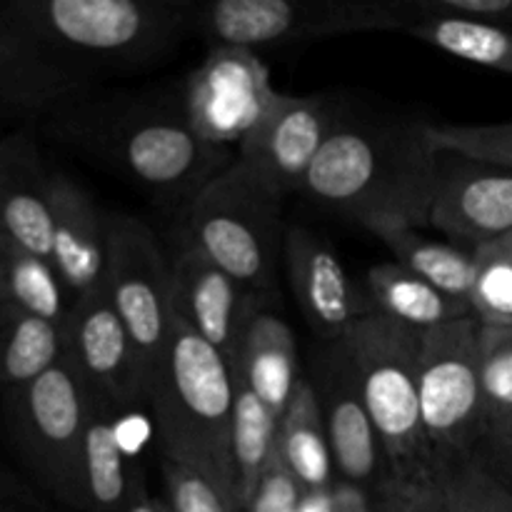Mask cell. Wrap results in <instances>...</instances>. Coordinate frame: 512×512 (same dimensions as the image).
Segmentation results:
<instances>
[{
	"instance_id": "6da1fadb",
	"label": "cell",
	"mask_w": 512,
	"mask_h": 512,
	"mask_svg": "<svg viewBox=\"0 0 512 512\" xmlns=\"http://www.w3.org/2000/svg\"><path fill=\"white\" fill-rule=\"evenodd\" d=\"M58 143L143 188L155 203L188 208L233 163L225 145L205 140L178 95H73L45 115Z\"/></svg>"
},
{
	"instance_id": "7a4b0ae2",
	"label": "cell",
	"mask_w": 512,
	"mask_h": 512,
	"mask_svg": "<svg viewBox=\"0 0 512 512\" xmlns=\"http://www.w3.org/2000/svg\"><path fill=\"white\" fill-rule=\"evenodd\" d=\"M443 153L428 120H338L303 193L373 235L430 225Z\"/></svg>"
},
{
	"instance_id": "3957f363",
	"label": "cell",
	"mask_w": 512,
	"mask_h": 512,
	"mask_svg": "<svg viewBox=\"0 0 512 512\" xmlns=\"http://www.w3.org/2000/svg\"><path fill=\"white\" fill-rule=\"evenodd\" d=\"M143 408L153 420L163 460L200 475L230 510L245 512L233 460V370L178 315Z\"/></svg>"
},
{
	"instance_id": "277c9868",
	"label": "cell",
	"mask_w": 512,
	"mask_h": 512,
	"mask_svg": "<svg viewBox=\"0 0 512 512\" xmlns=\"http://www.w3.org/2000/svg\"><path fill=\"white\" fill-rule=\"evenodd\" d=\"M195 3L158 0H15L3 3L50 53L95 80L160 63L193 33Z\"/></svg>"
},
{
	"instance_id": "5b68a950",
	"label": "cell",
	"mask_w": 512,
	"mask_h": 512,
	"mask_svg": "<svg viewBox=\"0 0 512 512\" xmlns=\"http://www.w3.org/2000/svg\"><path fill=\"white\" fill-rule=\"evenodd\" d=\"M420 343L423 330L378 310L335 340L378 430L390 483L398 488L435 483L433 450L420 410Z\"/></svg>"
},
{
	"instance_id": "8992f818",
	"label": "cell",
	"mask_w": 512,
	"mask_h": 512,
	"mask_svg": "<svg viewBox=\"0 0 512 512\" xmlns=\"http://www.w3.org/2000/svg\"><path fill=\"white\" fill-rule=\"evenodd\" d=\"M283 198L268 178L235 158L185 208L193 243L253 293H273L283 253Z\"/></svg>"
},
{
	"instance_id": "52a82bcc",
	"label": "cell",
	"mask_w": 512,
	"mask_h": 512,
	"mask_svg": "<svg viewBox=\"0 0 512 512\" xmlns=\"http://www.w3.org/2000/svg\"><path fill=\"white\" fill-rule=\"evenodd\" d=\"M415 0H218L193 5V33L210 48H283L355 33H408Z\"/></svg>"
},
{
	"instance_id": "ba28073f",
	"label": "cell",
	"mask_w": 512,
	"mask_h": 512,
	"mask_svg": "<svg viewBox=\"0 0 512 512\" xmlns=\"http://www.w3.org/2000/svg\"><path fill=\"white\" fill-rule=\"evenodd\" d=\"M95 395L60 360L30 385L5 393L8 428L38 483L68 508L85 512V440Z\"/></svg>"
},
{
	"instance_id": "9c48e42d",
	"label": "cell",
	"mask_w": 512,
	"mask_h": 512,
	"mask_svg": "<svg viewBox=\"0 0 512 512\" xmlns=\"http://www.w3.org/2000/svg\"><path fill=\"white\" fill-rule=\"evenodd\" d=\"M480 328L475 315L423 330L420 343V410L440 465L478 455L488 430L480 378Z\"/></svg>"
},
{
	"instance_id": "30bf717a",
	"label": "cell",
	"mask_w": 512,
	"mask_h": 512,
	"mask_svg": "<svg viewBox=\"0 0 512 512\" xmlns=\"http://www.w3.org/2000/svg\"><path fill=\"white\" fill-rule=\"evenodd\" d=\"M105 288L138 355L145 400L168 350L175 305L165 245L135 215L108 213Z\"/></svg>"
},
{
	"instance_id": "8fae6325",
	"label": "cell",
	"mask_w": 512,
	"mask_h": 512,
	"mask_svg": "<svg viewBox=\"0 0 512 512\" xmlns=\"http://www.w3.org/2000/svg\"><path fill=\"white\" fill-rule=\"evenodd\" d=\"M183 90L193 128L225 148L243 143L278 98L268 68L243 48H210L205 63L185 78Z\"/></svg>"
},
{
	"instance_id": "7c38bea8",
	"label": "cell",
	"mask_w": 512,
	"mask_h": 512,
	"mask_svg": "<svg viewBox=\"0 0 512 512\" xmlns=\"http://www.w3.org/2000/svg\"><path fill=\"white\" fill-rule=\"evenodd\" d=\"M165 258L173 285L175 315L230 363L245 320L263 305L258 300L263 293H253L225 273L185 230L170 238L165 245Z\"/></svg>"
},
{
	"instance_id": "4fadbf2b",
	"label": "cell",
	"mask_w": 512,
	"mask_h": 512,
	"mask_svg": "<svg viewBox=\"0 0 512 512\" xmlns=\"http://www.w3.org/2000/svg\"><path fill=\"white\" fill-rule=\"evenodd\" d=\"M325 95L278 93L268 113L238 145V160L258 170L283 195L303 193L310 168L338 125Z\"/></svg>"
},
{
	"instance_id": "5bb4252c",
	"label": "cell",
	"mask_w": 512,
	"mask_h": 512,
	"mask_svg": "<svg viewBox=\"0 0 512 512\" xmlns=\"http://www.w3.org/2000/svg\"><path fill=\"white\" fill-rule=\"evenodd\" d=\"M63 335L65 358L95 398L105 400L120 413L143 405L138 355L108 288L95 290L70 305Z\"/></svg>"
},
{
	"instance_id": "9a60e30c",
	"label": "cell",
	"mask_w": 512,
	"mask_h": 512,
	"mask_svg": "<svg viewBox=\"0 0 512 512\" xmlns=\"http://www.w3.org/2000/svg\"><path fill=\"white\" fill-rule=\"evenodd\" d=\"M315 393L323 410L330 453L340 483L363 493L375 490L380 495L388 485H393L383 445L365 408L353 370L335 343H328V350L323 353Z\"/></svg>"
},
{
	"instance_id": "2e32d148",
	"label": "cell",
	"mask_w": 512,
	"mask_h": 512,
	"mask_svg": "<svg viewBox=\"0 0 512 512\" xmlns=\"http://www.w3.org/2000/svg\"><path fill=\"white\" fill-rule=\"evenodd\" d=\"M290 288L310 328L328 343L343 338L360 318L375 313L345 273L338 253L320 235L290 228L283 240Z\"/></svg>"
},
{
	"instance_id": "e0dca14e",
	"label": "cell",
	"mask_w": 512,
	"mask_h": 512,
	"mask_svg": "<svg viewBox=\"0 0 512 512\" xmlns=\"http://www.w3.org/2000/svg\"><path fill=\"white\" fill-rule=\"evenodd\" d=\"M93 85L63 58L50 53L0 5V115L33 120Z\"/></svg>"
},
{
	"instance_id": "ac0fdd59",
	"label": "cell",
	"mask_w": 512,
	"mask_h": 512,
	"mask_svg": "<svg viewBox=\"0 0 512 512\" xmlns=\"http://www.w3.org/2000/svg\"><path fill=\"white\" fill-rule=\"evenodd\" d=\"M53 240L50 265L70 300H80L105 288L108 275V213L93 195L65 173L50 175Z\"/></svg>"
},
{
	"instance_id": "d6986e66",
	"label": "cell",
	"mask_w": 512,
	"mask_h": 512,
	"mask_svg": "<svg viewBox=\"0 0 512 512\" xmlns=\"http://www.w3.org/2000/svg\"><path fill=\"white\" fill-rule=\"evenodd\" d=\"M453 158L440 170L430 225L475 248L512 233V173Z\"/></svg>"
},
{
	"instance_id": "ffe728a7",
	"label": "cell",
	"mask_w": 512,
	"mask_h": 512,
	"mask_svg": "<svg viewBox=\"0 0 512 512\" xmlns=\"http://www.w3.org/2000/svg\"><path fill=\"white\" fill-rule=\"evenodd\" d=\"M50 170L28 128L0 135V235L50 263Z\"/></svg>"
},
{
	"instance_id": "44dd1931",
	"label": "cell",
	"mask_w": 512,
	"mask_h": 512,
	"mask_svg": "<svg viewBox=\"0 0 512 512\" xmlns=\"http://www.w3.org/2000/svg\"><path fill=\"white\" fill-rule=\"evenodd\" d=\"M233 378L248 385L280 420L300 383V363L290 325L260 305L240 330L230 358Z\"/></svg>"
},
{
	"instance_id": "7402d4cb",
	"label": "cell",
	"mask_w": 512,
	"mask_h": 512,
	"mask_svg": "<svg viewBox=\"0 0 512 512\" xmlns=\"http://www.w3.org/2000/svg\"><path fill=\"white\" fill-rule=\"evenodd\" d=\"M278 450L283 463L305 485L310 498L328 495L333 490L335 465L328 430L315 385L308 378H300L293 400L280 420Z\"/></svg>"
},
{
	"instance_id": "603a6c76",
	"label": "cell",
	"mask_w": 512,
	"mask_h": 512,
	"mask_svg": "<svg viewBox=\"0 0 512 512\" xmlns=\"http://www.w3.org/2000/svg\"><path fill=\"white\" fill-rule=\"evenodd\" d=\"M365 288L373 310L410 328L430 330L473 315L470 303L440 293L398 263L373 265L365 275Z\"/></svg>"
},
{
	"instance_id": "cb8c5ba5",
	"label": "cell",
	"mask_w": 512,
	"mask_h": 512,
	"mask_svg": "<svg viewBox=\"0 0 512 512\" xmlns=\"http://www.w3.org/2000/svg\"><path fill=\"white\" fill-rule=\"evenodd\" d=\"M65 358L63 328L28 310L0 305V388L18 390Z\"/></svg>"
},
{
	"instance_id": "d4e9b609",
	"label": "cell",
	"mask_w": 512,
	"mask_h": 512,
	"mask_svg": "<svg viewBox=\"0 0 512 512\" xmlns=\"http://www.w3.org/2000/svg\"><path fill=\"white\" fill-rule=\"evenodd\" d=\"M120 410L95 398L85 440V512H125L130 460L120 438Z\"/></svg>"
},
{
	"instance_id": "484cf974",
	"label": "cell",
	"mask_w": 512,
	"mask_h": 512,
	"mask_svg": "<svg viewBox=\"0 0 512 512\" xmlns=\"http://www.w3.org/2000/svg\"><path fill=\"white\" fill-rule=\"evenodd\" d=\"M0 305L28 310L65 328L73 300L48 260L0 235Z\"/></svg>"
},
{
	"instance_id": "4316f807",
	"label": "cell",
	"mask_w": 512,
	"mask_h": 512,
	"mask_svg": "<svg viewBox=\"0 0 512 512\" xmlns=\"http://www.w3.org/2000/svg\"><path fill=\"white\" fill-rule=\"evenodd\" d=\"M378 238L388 245L395 263L408 268L410 273L423 278L425 283L438 288L440 293L470 303L475 275H478L473 250L468 253V250H460L458 245L430 240L420 235L418 230H390V233L378 235Z\"/></svg>"
},
{
	"instance_id": "83f0119b",
	"label": "cell",
	"mask_w": 512,
	"mask_h": 512,
	"mask_svg": "<svg viewBox=\"0 0 512 512\" xmlns=\"http://www.w3.org/2000/svg\"><path fill=\"white\" fill-rule=\"evenodd\" d=\"M235 380V378H233ZM280 418L248 388L235 380V408H233V460L238 468L243 505H248L278 455Z\"/></svg>"
},
{
	"instance_id": "f1b7e54d",
	"label": "cell",
	"mask_w": 512,
	"mask_h": 512,
	"mask_svg": "<svg viewBox=\"0 0 512 512\" xmlns=\"http://www.w3.org/2000/svg\"><path fill=\"white\" fill-rule=\"evenodd\" d=\"M408 35L460 60L512 75V33L498 25L465 18H425Z\"/></svg>"
},
{
	"instance_id": "f546056e",
	"label": "cell",
	"mask_w": 512,
	"mask_h": 512,
	"mask_svg": "<svg viewBox=\"0 0 512 512\" xmlns=\"http://www.w3.org/2000/svg\"><path fill=\"white\" fill-rule=\"evenodd\" d=\"M435 485L448 512H512V490L478 455L440 465Z\"/></svg>"
},
{
	"instance_id": "4dcf8cb0",
	"label": "cell",
	"mask_w": 512,
	"mask_h": 512,
	"mask_svg": "<svg viewBox=\"0 0 512 512\" xmlns=\"http://www.w3.org/2000/svg\"><path fill=\"white\" fill-rule=\"evenodd\" d=\"M430 140L443 155L490 165L512 173V125H450L428 123Z\"/></svg>"
},
{
	"instance_id": "1f68e13d",
	"label": "cell",
	"mask_w": 512,
	"mask_h": 512,
	"mask_svg": "<svg viewBox=\"0 0 512 512\" xmlns=\"http://www.w3.org/2000/svg\"><path fill=\"white\" fill-rule=\"evenodd\" d=\"M475 288L470 305L480 325L510 328L512 325V260L493 245L475 248Z\"/></svg>"
},
{
	"instance_id": "d6a6232c",
	"label": "cell",
	"mask_w": 512,
	"mask_h": 512,
	"mask_svg": "<svg viewBox=\"0 0 512 512\" xmlns=\"http://www.w3.org/2000/svg\"><path fill=\"white\" fill-rule=\"evenodd\" d=\"M480 378L488 425L512 418V325L480 328Z\"/></svg>"
},
{
	"instance_id": "836d02e7",
	"label": "cell",
	"mask_w": 512,
	"mask_h": 512,
	"mask_svg": "<svg viewBox=\"0 0 512 512\" xmlns=\"http://www.w3.org/2000/svg\"><path fill=\"white\" fill-rule=\"evenodd\" d=\"M305 500H310V493L283 463L278 450L255 493L250 495L245 512H303Z\"/></svg>"
},
{
	"instance_id": "e575fe53",
	"label": "cell",
	"mask_w": 512,
	"mask_h": 512,
	"mask_svg": "<svg viewBox=\"0 0 512 512\" xmlns=\"http://www.w3.org/2000/svg\"><path fill=\"white\" fill-rule=\"evenodd\" d=\"M163 478L175 512H233L213 485L170 460H163Z\"/></svg>"
},
{
	"instance_id": "d590c367",
	"label": "cell",
	"mask_w": 512,
	"mask_h": 512,
	"mask_svg": "<svg viewBox=\"0 0 512 512\" xmlns=\"http://www.w3.org/2000/svg\"><path fill=\"white\" fill-rule=\"evenodd\" d=\"M418 18H465L512 33V0H415Z\"/></svg>"
},
{
	"instance_id": "8d00e7d4",
	"label": "cell",
	"mask_w": 512,
	"mask_h": 512,
	"mask_svg": "<svg viewBox=\"0 0 512 512\" xmlns=\"http://www.w3.org/2000/svg\"><path fill=\"white\" fill-rule=\"evenodd\" d=\"M478 458L490 470L512 468V418L488 425L483 443L478 448Z\"/></svg>"
},
{
	"instance_id": "74e56055",
	"label": "cell",
	"mask_w": 512,
	"mask_h": 512,
	"mask_svg": "<svg viewBox=\"0 0 512 512\" xmlns=\"http://www.w3.org/2000/svg\"><path fill=\"white\" fill-rule=\"evenodd\" d=\"M125 512H175L168 498H155L148 488V478L140 460H130V493Z\"/></svg>"
},
{
	"instance_id": "f35d334b",
	"label": "cell",
	"mask_w": 512,
	"mask_h": 512,
	"mask_svg": "<svg viewBox=\"0 0 512 512\" xmlns=\"http://www.w3.org/2000/svg\"><path fill=\"white\" fill-rule=\"evenodd\" d=\"M328 512H373L368 503V493L350 485L338 483V488L330 490Z\"/></svg>"
},
{
	"instance_id": "ab89813d",
	"label": "cell",
	"mask_w": 512,
	"mask_h": 512,
	"mask_svg": "<svg viewBox=\"0 0 512 512\" xmlns=\"http://www.w3.org/2000/svg\"><path fill=\"white\" fill-rule=\"evenodd\" d=\"M420 488H398V485H388L383 493L378 495V508L375 512H415Z\"/></svg>"
},
{
	"instance_id": "60d3db41",
	"label": "cell",
	"mask_w": 512,
	"mask_h": 512,
	"mask_svg": "<svg viewBox=\"0 0 512 512\" xmlns=\"http://www.w3.org/2000/svg\"><path fill=\"white\" fill-rule=\"evenodd\" d=\"M415 512H448L443 493L438 485H425L418 490V503H415Z\"/></svg>"
},
{
	"instance_id": "b9f144b4",
	"label": "cell",
	"mask_w": 512,
	"mask_h": 512,
	"mask_svg": "<svg viewBox=\"0 0 512 512\" xmlns=\"http://www.w3.org/2000/svg\"><path fill=\"white\" fill-rule=\"evenodd\" d=\"M488 245H493L495 250H500V253L508 255V258L512 260V233H508V235H505V238L495 240V243H488Z\"/></svg>"
},
{
	"instance_id": "7bdbcfd3",
	"label": "cell",
	"mask_w": 512,
	"mask_h": 512,
	"mask_svg": "<svg viewBox=\"0 0 512 512\" xmlns=\"http://www.w3.org/2000/svg\"><path fill=\"white\" fill-rule=\"evenodd\" d=\"M0 512H20L13 503H10L8 490H5V485H0Z\"/></svg>"
},
{
	"instance_id": "ee69618b",
	"label": "cell",
	"mask_w": 512,
	"mask_h": 512,
	"mask_svg": "<svg viewBox=\"0 0 512 512\" xmlns=\"http://www.w3.org/2000/svg\"><path fill=\"white\" fill-rule=\"evenodd\" d=\"M495 475H498L500 480H503L505 485H508V488L512 490V468H505V470H493Z\"/></svg>"
},
{
	"instance_id": "f6af8a7d",
	"label": "cell",
	"mask_w": 512,
	"mask_h": 512,
	"mask_svg": "<svg viewBox=\"0 0 512 512\" xmlns=\"http://www.w3.org/2000/svg\"><path fill=\"white\" fill-rule=\"evenodd\" d=\"M0 485H3V483H0Z\"/></svg>"
}]
</instances>
